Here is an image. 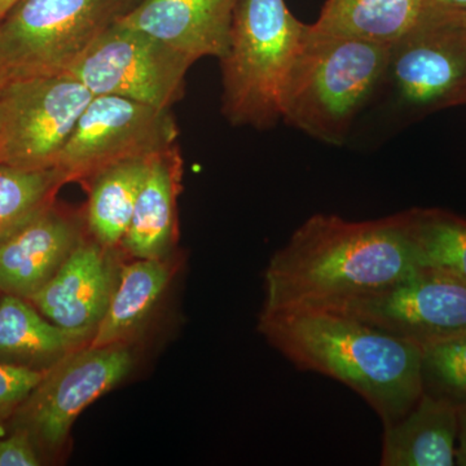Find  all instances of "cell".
Returning a JSON list of instances; mask_svg holds the SVG:
<instances>
[{
  "instance_id": "obj_1",
  "label": "cell",
  "mask_w": 466,
  "mask_h": 466,
  "mask_svg": "<svg viewBox=\"0 0 466 466\" xmlns=\"http://www.w3.org/2000/svg\"><path fill=\"white\" fill-rule=\"evenodd\" d=\"M421 268L406 213L375 220L315 214L276 251L262 309H337Z\"/></svg>"
},
{
  "instance_id": "obj_2",
  "label": "cell",
  "mask_w": 466,
  "mask_h": 466,
  "mask_svg": "<svg viewBox=\"0 0 466 466\" xmlns=\"http://www.w3.org/2000/svg\"><path fill=\"white\" fill-rule=\"evenodd\" d=\"M258 332L303 372L343 383L390 424L422 394L421 348L343 312L262 309Z\"/></svg>"
},
{
  "instance_id": "obj_3",
  "label": "cell",
  "mask_w": 466,
  "mask_h": 466,
  "mask_svg": "<svg viewBox=\"0 0 466 466\" xmlns=\"http://www.w3.org/2000/svg\"><path fill=\"white\" fill-rule=\"evenodd\" d=\"M390 50L309 25L281 92V119L319 142L341 146L388 76Z\"/></svg>"
},
{
  "instance_id": "obj_4",
  "label": "cell",
  "mask_w": 466,
  "mask_h": 466,
  "mask_svg": "<svg viewBox=\"0 0 466 466\" xmlns=\"http://www.w3.org/2000/svg\"><path fill=\"white\" fill-rule=\"evenodd\" d=\"M308 24L291 14L285 0H240L222 67V113L233 126L274 127L280 99Z\"/></svg>"
},
{
  "instance_id": "obj_5",
  "label": "cell",
  "mask_w": 466,
  "mask_h": 466,
  "mask_svg": "<svg viewBox=\"0 0 466 466\" xmlns=\"http://www.w3.org/2000/svg\"><path fill=\"white\" fill-rule=\"evenodd\" d=\"M137 0H18L0 20V86L63 76Z\"/></svg>"
},
{
  "instance_id": "obj_6",
  "label": "cell",
  "mask_w": 466,
  "mask_h": 466,
  "mask_svg": "<svg viewBox=\"0 0 466 466\" xmlns=\"http://www.w3.org/2000/svg\"><path fill=\"white\" fill-rule=\"evenodd\" d=\"M386 78L412 115L466 106V11L434 5L392 43Z\"/></svg>"
},
{
  "instance_id": "obj_7",
  "label": "cell",
  "mask_w": 466,
  "mask_h": 466,
  "mask_svg": "<svg viewBox=\"0 0 466 466\" xmlns=\"http://www.w3.org/2000/svg\"><path fill=\"white\" fill-rule=\"evenodd\" d=\"M191 58L115 21L66 73L92 95H112L171 109L182 99Z\"/></svg>"
},
{
  "instance_id": "obj_8",
  "label": "cell",
  "mask_w": 466,
  "mask_h": 466,
  "mask_svg": "<svg viewBox=\"0 0 466 466\" xmlns=\"http://www.w3.org/2000/svg\"><path fill=\"white\" fill-rule=\"evenodd\" d=\"M133 366L127 345L76 350L46 370L9 424L25 431L41 455L56 452L78 416L124 381Z\"/></svg>"
},
{
  "instance_id": "obj_9",
  "label": "cell",
  "mask_w": 466,
  "mask_h": 466,
  "mask_svg": "<svg viewBox=\"0 0 466 466\" xmlns=\"http://www.w3.org/2000/svg\"><path fill=\"white\" fill-rule=\"evenodd\" d=\"M92 97L67 76L0 86V165L55 167Z\"/></svg>"
},
{
  "instance_id": "obj_10",
  "label": "cell",
  "mask_w": 466,
  "mask_h": 466,
  "mask_svg": "<svg viewBox=\"0 0 466 466\" xmlns=\"http://www.w3.org/2000/svg\"><path fill=\"white\" fill-rule=\"evenodd\" d=\"M177 135L171 109L112 95H94L55 168L64 175L66 184L84 183L110 165L170 148L177 144Z\"/></svg>"
},
{
  "instance_id": "obj_11",
  "label": "cell",
  "mask_w": 466,
  "mask_h": 466,
  "mask_svg": "<svg viewBox=\"0 0 466 466\" xmlns=\"http://www.w3.org/2000/svg\"><path fill=\"white\" fill-rule=\"evenodd\" d=\"M332 311L357 318L422 349L466 333V284L441 269L421 267Z\"/></svg>"
},
{
  "instance_id": "obj_12",
  "label": "cell",
  "mask_w": 466,
  "mask_h": 466,
  "mask_svg": "<svg viewBox=\"0 0 466 466\" xmlns=\"http://www.w3.org/2000/svg\"><path fill=\"white\" fill-rule=\"evenodd\" d=\"M115 250L86 233L30 302L52 323L92 339L118 280L121 268L116 265Z\"/></svg>"
},
{
  "instance_id": "obj_13",
  "label": "cell",
  "mask_w": 466,
  "mask_h": 466,
  "mask_svg": "<svg viewBox=\"0 0 466 466\" xmlns=\"http://www.w3.org/2000/svg\"><path fill=\"white\" fill-rule=\"evenodd\" d=\"M240 0H137L116 21L148 34L193 63L228 51Z\"/></svg>"
},
{
  "instance_id": "obj_14",
  "label": "cell",
  "mask_w": 466,
  "mask_h": 466,
  "mask_svg": "<svg viewBox=\"0 0 466 466\" xmlns=\"http://www.w3.org/2000/svg\"><path fill=\"white\" fill-rule=\"evenodd\" d=\"M87 232L86 222L57 207L36 214L0 245V294L29 300L45 287Z\"/></svg>"
},
{
  "instance_id": "obj_15",
  "label": "cell",
  "mask_w": 466,
  "mask_h": 466,
  "mask_svg": "<svg viewBox=\"0 0 466 466\" xmlns=\"http://www.w3.org/2000/svg\"><path fill=\"white\" fill-rule=\"evenodd\" d=\"M182 177L177 144L150 157L130 226L119 247L135 259H165L173 247Z\"/></svg>"
},
{
  "instance_id": "obj_16",
  "label": "cell",
  "mask_w": 466,
  "mask_h": 466,
  "mask_svg": "<svg viewBox=\"0 0 466 466\" xmlns=\"http://www.w3.org/2000/svg\"><path fill=\"white\" fill-rule=\"evenodd\" d=\"M458 410L422 392L406 415L383 425L382 466L456 465Z\"/></svg>"
},
{
  "instance_id": "obj_17",
  "label": "cell",
  "mask_w": 466,
  "mask_h": 466,
  "mask_svg": "<svg viewBox=\"0 0 466 466\" xmlns=\"http://www.w3.org/2000/svg\"><path fill=\"white\" fill-rule=\"evenodd\" d=\"M90 342L87 334L52 323L30 300L0 296V363L46 370Z\"/></svg>"
},
{
  "instance_id": "obj_18",
  "label": "cell",
  "mask_w": 466,
  "mask_h": 466,
  "mask_svg": "<svg viewBox=\"0 0 466 466\" xmlns=\"http://www.w3.org/2000/svg\"><path fill=\"white\" fill-rule=\"evenodd\" d=\"M171 280L165 259H135L119 269L106 314L90 346L127 345L152 314Z\"/></svg>"
},
{
  "instance_id": "obj_19",
  "label": "cell",
  "mask_w": 466,
  "mask_h": 466,
  "mask_svg": "<svg viewBox=\"0 0 466 466\" xmlns=\"http://www.w3.org/2000/svg\"><path fill=\"white\" fill-rule=\"evenodd\" d=\"M437 5L434 0H325L319 32L391 46Z\"/></svg>"
},
{
  "instance_id": "obj_20",
  "label": "cell",
  "mask_w": 466,
  "mask_h": 466,
  "mask_svg": "<svg viewBox=\"0 0 466 466\" xmlns=\"http://www.w3.org/2000/svg\"><path fill=\"white\" fill-rule=\"evenodd\" d=\"M152 156L110 165L84 182L87 232L109 249L121 247Z\"/></svg>"
},
{
  "instance_id": "obj_21",
  "label": "cell",
  "mask_w": 466,
  "mask_h": 466,
  "mask_svg": "<svg viewBox=\"0 0 466 466\" xmlns=\"http://www.w3.org/2000/svg\"><path fill=\"white\" fill-rule=\"evenodd\" d=\"M421 267L438 268L466 284V219L443 208L404 211Z\"/></svg>"
},
{
  "instance_id": "obj_22",
  "label": "cell",
  "mask_w": 466,
  "mask_h": 466,
  "mask_svg": "<svg viewBox=\"0 0 466 466\" xmlns=\"http://www.w3.org/2000/svg\"><path fill=\"white\" fill-rule=\"evenodd\" d=\"M66 180L57 168L0 165V245L54 204Z\"/></svg>"
},
{
  "instance_id": "obj_23",
  "label": "cell",
  "mask_w": 466,
  "mask_h": 466,
  "mask_svg": "<svg viewBox=\"0 0 466 466\" xmlns=\"http://www.w3.org/2000/svg\"><path fill=\"white\" fill-rule=\"evenodd\" d=\"M422 392L466 403V333L421 349Z\"/></svg>"
},
{
  "instance_id": "obj_24",
  "label": "cell",
  "mask_w": 466,
  "mask_h": 466,
  "mask_svg": "<svg viewBox=\"0 0 466 466\" xmlns=\"http://www.w3.org/2000/svg\"><path fill=\"white\" fill-rule=\"evenodd\" d=\"M46 370L0 363V426L11 421L18 407L41 381Z\"/></svg>"
},
{
  "instance_id": "obj_25",
  "label": "cell",
  "mask_w": 466,
  "mask_h": 466,
  "mask_svg": "<svg viewBox=\"0 0 466 466\" xmlns=\"http://www.w3.org/2000/svg\"><path fill=\"white\" fill-rule=\"evenodd\" d=\"M7 437H0V466H39L42 455L30 435L23 429L11 428Z\"/></svg>"
},
{
  "instance_id": "obj_26",
  "label": "cell",
  "mask_w": 466,
  "mask_h": 466,
  "mask_svg": "<svg viewBox=\"0 0 466 466\" xmlns=\"http://www.w3.org/2000/svg\"><path fill=\"white\" fill-rule=\"evenodd\" d=\"M458 410V441H456V465L466 466V403L456 407Z\"/></svg>"
},
{
  "instance_id": "obj_27",
  "label": "cell",
  "mask_w": 466,
  "mask_h": 466,
  "mask_svg": "<svg viewBox=\"0 0 466 466\" xmlns=\"http://www.w3.org/2000/svg\"><path fill=\"white\" fill-rule=\"evenodd\" d=\"M437 5H443V7L461 9L466 11V0H434Z\"/></svg>"
},
{
  "instance_id": "obj_28",
  "label": "cell",
  "mask_w": 466,
  "mask_h": 466,
  "mask_svg": "<svg viewBox=\"0 0 466 466\" xmlns=\"http://www.w3.org/2000/svg\"><path fill=\"white\" fill-rule=\"evenodd\" d=\"M17 2L18 0H0V20Z\"/></svg>"
},
{
  "instance_id": "obj_29",
  "label": "cell",
  "mask_w": 466,
  "mask_h": 466,
  "mask_svg": "<svg viewBox=\"0 0 466 466\" xmlns=\"http://www.w3.org/2000/svg\"><path fill=\"white\" fill-rule=\"evenodd\" d=\"M0 296H2V294H0Z\"/></svg>"
}]
</instances>
